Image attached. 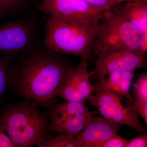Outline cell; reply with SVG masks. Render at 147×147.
<instances>
[{
  "mask_svg": "<svg viewBox=\"0 0 147 147\" xmlns=\"http://www.w3.org/2000/svg\"><path fill=\"white\" fill-rule=\"evenodd\" d=\"M71 67L61 55L40 45L12 64L8 85L24 98L50 104Z\"/></svg>",
  "mask_w": 147,
  "mask_h": 147,
  "instance_id": "cell-1",
  "label": "cell"
},
{
  "mask_svg": "<svg viewBox=\"0 0 147 147\" xmlns=\"http://www.w3.org/2000/svg\"><path fill=\"white\" fill-rule=\"evenodd\" d=\"M101 17L68 19L48 16L42 45L55 53L74 55L88 61Z\"/></svg>",
  "mask_w": 147,
  "mask_h": 147,
  "instance_id": "cell-2",
  "label": "cell"
},
{
  "mask_svg": "<svg viewBox=\"0 0 147 147\" xmlns=\"http://www.w3.org/2000/svg\"><path fill=\"white\" fill-rule=\"evenodd\" d=\"M34 100L24 98L7 105L0 113V125L16 147L38 146L49 138V120Z\"/></svg>",
  "mask_w": 147,
  "mask_h": 147,
  "instance_id": "cell-3",
  "label": "cell"
},
{
  "mask_svg": "<svg viewBox=\"0 0 147 147\" xmlns=\"http://www.w3.org/2000/svg\"><path fill=\"white\" fill-rule=\"evenodd\" d=\"M126 49L146 54L147 36L123 17L110 9L102 12L92 53L103 50Z\"/></svg>",
  "mask_w": 147,
  "mask_h": 147,
  "instance_id": "cell-4",
  "label": "cell"
},
{
  "mask_svg": "<svg viewBox=\"0 0 147 147\" xmlns=\"http://www.w3.org/2000/svg\"><path fill=\"white\" fill-rule=\"evenodd\" d=\"M40 27L34 15L0 24V54L12 61L38 47Z\"/></svg>",
  "mask_w": 147,
  "mask_h": 147,
  "instance_id": "cell-5",
  "label": "cell"
},
{
  "mask_svg": "<svg viewBox=\"0 0 147 147\" xmlns=\"http://www.w3.org/2000/svg\"><path fill=\"white\" fill-rule=\"evenodd\" d=\"M89 98V105L95 107L103 118L135 129L139 134H147V126L139 120V113L134 103L123 104L125 98L109 91L95 92Z\"/></svg>",
  "mask_w": 147,
  "mask_h": 147,
  "instance_id": "cell-6",
  "label": "cell"
},
{
  "mask_svg": "<svg viewBox=\"0 0 147 147\" xmlns=\"http://www.w3.org/2000/svg\"><path fill=\"white\" fill-rule=\"evenodd\" d=\"M145 54L126 49L103 50L97 55L95 68L90 72V77L100 82L112 72L135 71L137 69L145 68L147 67Z\"/></svg>",
  "mask_w": 147,
  "mask_h": 147,
  "instance_id": "cell-7",
  "label": "cell"
},
{
  "mask_svg": "<svg viewBox=\"0 0 147 147\" xmlns=\"http://www.w3.org/2000/svg\"><path fill=\"white\" fill-rule=\"evenodd\" d=\"M36 9L49 16L68 19L101 17L103 12L84 0H43Z\"/></svg>",
  "mask_w": 147,
  "mask_h": 147,
  "instance_id": "cell-8",
  "label": "cell"
},
{
  "mask_svg": "<svg viewBox=\"0 0 147 147\" xmlns=\"http://www.w3.org/2000/svg\"><path fill=\"white\" fill-rule=\"evenodd\" d=\"M88 67V62L82 60L76 67L70 68L58 92L61 97L70 101H77L82 97L85 101L88 99L93 92V86L90 83Z\"/></svg>",
  "mask_w": 147,
  "mask_h": 147,
  "instance_id": "cell-9",
  "label": "cell"
},
{
  "mask_svg": "<svg viewBox=\"0 0 147 147\" xmlns=\"http://www.w3.org/2000/svg\"><path fill=\"white\" fill-rule=\"evenodd\" d=\"M121 127L120 124L95 115L91 122L76 135L77 147H101Z\"/></svg>",
  "mask_w": 147,
  "mask_h": 147,
  "instance_id": "cell-10",
  "label": "cell"
},
{
  "mask_svg": "<svg viewBox=\"0 0 147 147\" xmlns=\"http://www.w3.org/2000/svg\"><path fill=\"white\" fill-rule=\"evenodd\" d=\"M134 73V70L112 72L108 74V77L104 81L92 84L93 91H109L134 103L130 90Z\"/></svg>",
  "mask_w": 147,
  "mask_h": 147,
  "instance_id": "cell-11",
  "label": "cell"
},
{
  "mask_svg": "<svg viewBox=\"0 0 147 147\" xmlns=\"http://www.w3.org/2000/svg\"><path fill=\"white\" fill-rule=\"evenodd\" d=\"M110 9L147 36V3L140 1L122 2Z\"/></svg>",
  "mask_w": 147,
  "mask_h": 147,
  "instance_id": "cell-12",
  "label": "cell"
},
{
  "mask_svg": "<svg viewBox=\"0 0 147 147\" xmlns=\"http://www.w3.org/2000/svg\"><path fill=\"white\" fill-rule=\"evenodd\" d=\"M95 115V112L91 111L82 115L48 118V131L77 135L91 122Z\"/></svg>",
  "mask_w": 147,
  "mask_h": 147,
  "instance_id": "cell-13",
  "label": "cell"
},
{
  "mask_svg": "<svg viewBox=\"0 0 147 147\" xmlns=\"http://www.w3.org/2000/svg\"><path fill=\"white\" fill-rule=\"evenodd\" d=\"M91 112L84 102L65 100L53 106L47 117L48 118H53L80 116L89 114Z\"/></svg>",
  "mask_w": 147,
  "mask_h": 147,
  "instance_id": "cell-14",
  "label": "cell"
},
{
  "mask_svg": "<svg viewBox=\"0 0 147 147\" xmlns=\"http://www.w3.org/2000/svg\"><path fill=\"white\" fill-rule=\"evenodd\" d=\"M34 0H0V21L9 16H15L26 12Z\"/></svg>",
  "mask_w": 147,
  "mask_h": 147,
  "instance_id": "cell-15",
  "label": "cell"
},
{
  "mask_svg": "<svg viewBox=\"0 0 147 147\" xmlns=\"http://www.w3.org/2000/svg\"><path fill=\"white\" fill-rule=\"evenodd\" d=\"M76 135L61 134L56 137L50 136L45 139L37 147H77Z\"/></svg>",
  "mask_w": 147,
  "mask_h": 147,
  "instance_id": "cell-16",
  "label": "cell"
},
{
  "mask_svg": "<svg viewBox=\"0 0 147 147\" xmlns=\"http://www.w3.org/2000/svg\"><path fill=\"white\" fill-rule=\"evenodd\" d=\"M133 86V102H147V73L142 74Z\"/></svg>",
  "mask_w": 147,
  "mask_h": 147,
  "instance_id": "cell-17",
  "label": "cell"
},
{
  "mask_svg": "<svg viewBox=\"0 0 147 147\" xmlns=\"http://www.w3.org/2000/svg\"><path fill=\"white\" fill-rule=\"evenodd\" d=\"M12 61L0 54V100L8 85L9 75Z\"/></svg>",
  "mask_w": 147,
  "mask_h": 147,
  "instance_id": "cell-18",
  "label": "cell"
},
{
  "mask_svg": "<svg viewBox=\"0 0 147 147\" xmlns=\"http://www.w3.org/2000/svg\"><path fill=\"white\" fill-rule=\"evenodd\" d=\"M92 7L103 12L111 7L121 2L120 0H84Z\"/></svg>",
  "mask_w": 147,
  "mask_h": 147,
  "instance_id": "cell-19",
  "label": "cell"
},
{
  "mask_svg": "<svg viewBox=\"0 0 147 147\" xmlns=\"http://www.w3.org/2000/svg\"><path fill=\"white\" fill-rule=\"evenodd\" d=\"M128 140L117 135L108 139L101 147H125Z\"/></svg>",
  "mask_w": 147,
  "mask_h": 147,
  "instance_id": "cell-20",
  "label": "cell"
},
{
  "mask_svg": "<svg viewBox=\"0 0 147 147\" xmlns=\"http://www.w3.org/2000/svg\"><path fill=\"white\" fill-rule=\"evenodd\" d=\"M147 147V135L146 133L139 134L137 137L128 140L125 147Z\"/></svg>",
  "mask_w": 147,
  "mask_h": 147,
  "instance_id": "cell-21",
  "label": "cell"
},
{
  "mask_svg": "<svg viewBox=\"0 0 147 147\" xmlns=\"http://www.w3.org/2000/svg\"><path fill=\"white\" fill-rule=\"evenodd\" d=\"M134 106L139 113L142 117L146 126L147 125V102L146 101H137L134 102Z\"/></svg>",
  "mask_w": 147,
  "mask_h": 147,
  "instance_id": "cell-22",
  "label": "cell"
},
{
  "mask_svg": "<svg viewBox=\"0 0 147 147\" xmlns=\"http://www.w3.org/2000/svg\"><path fill=\"white\" fill-rule=\"evenodd\" d=\"M0 147H16L0 125Z\"/></svg>",
  "mask_w": 147,
  "mask_h": 147,
  "instance_id": "cell-23",
  "label": "cell"
},
{
  "mask_svg": "<svg viewBox=\"0 0 147 147\" xmlns=\"http://www.w3.org/2000/svg\"><path fill=\"white\" fill-rule=\"evenodd\" d=\"M120 1H121L122 2L124 1H141V0H120Z\"/></svg>",
  "mask_w": 147,
  "mask_h": 147,
  "instance_id": "cell-24",
  "label": "cell"
},
{
  "mask_svg": "<svg viewBox=\"0 0 147 147\" xmlns=\"http://www.w3.org/2000/svg\"><path fill=\"white\" fill-rule=\"evenodd\" d=\"M141 1L143 2L146 3H147V0H141Z\"/></svg>",
  "mask_w": 147,
  "mask_h": 147,
  "instance_id": "cell-25",
  "label": "cell"
},
{
  "mask_svg": "<svg viewBox=\"0 0 147 147\" xmlns=\"http://www.w3.org/2000/svg\"><path fill=\"white\" fill-rule=\"evenodd\" d=\"M40 1H43V0H40Z\"/></svg>",
  "mask_w": 147,
  "mask_h": 147,
  "instance_id": "cell-26",
  "label": "cell"
}]
</instances>
